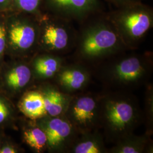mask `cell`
Here are the masks:
<instances>
[{
    "label": "cell",
    "mask_w": 153,
    "mask_h": 153,
    "mask_svg": "<svg viewBox=\"0 0 153 153\" xmlns=\"http://www.w3.org/2000/svg\"><path fill=\"white\" fill-rule=\"evenodd\" d=\"M143 122V111L132 94L118 90L100 95V128L108 142L115 143L134 133Z\"/></svg>",
    "instance_id": "1"
},
{
    "label": "cell",
    "mask_w": 153,
    "mask_h": 153,
    "mask_svg": "<svg viewBox=\"0 0 153 153\" xmlns=\"http://www.w3.org/2000/svg\"><path fill=\"white\" fill-rule=\"evenodd\" d=\"M75 56L79 62H97L128 50L108 16L88 22L77 33Z\"/></svg>",
    "instance_id": "2"
},
{
    "label": "cell",
    "mask_w": 153,
    "mask_h": 153,
    "mask_svg": "<svg viewBox=\"0 0 153 153\" xmlns=\"http://www.w3.org/2000/svg\"><path fill=\"white\" fill-rule=\"evenodd\" d=\"M153 62L150 55L131 53L108 59L98 70V76L105 85L119 90L133 88L148 82Z\"/></svg>",
    "instance_id": "3"
},
{
    "label": "cell",
    "mask_w": 153,
    "mask_h": 153,
    "mask_svg": "<svg viewBox=\"0 0 153 153\" xmlns=\"http://www.w3.org/2000/svg\"><path fill=\"white\" fill-rule=\"evenodd\" d=\"M108 17L129 50L137 48L153 27V10L141 1L117 7Z\"/></svg>",
    "instance_id": "4"
},
{
    "label": "cell",
    "mask_w": 153,
    "mask_h": 153,
    "mask_svg": "<svg viewBox=\"0 0 153 153\" xmlns=\"http://www.w3.org/2000/svg\"><path fill=\"white\" fill-rule=\"evenodd\" d=\"M38 46L45 52L65 55L74 49L77 33L71 21L51 14H43L39 19Z\"/></svg>",
    "instance_id": "5"
},
{
    "label": "cell",
    "mask_w": 153,
    "mask_h": 153,
    "mask_svg": "<svg viewBox=\"0 0 153 153\" xmlns=\"http://www.w3.org/2000/svg\"><path fill=\"white\" fill-rule=\"evenodd\" d=\"M7 48L17 55H26L38 46L39 20L18 11L6 13Z\"/></svg>",
    "instance_id": "6"
},
{
    "label": "cell",
    "mask_w": 153,
    "mask_h": 153,
    "mask_svg": "<svg viewBox=\"0 0 153 153\" xmlns=\"http://www.w3.org/2000/svg\"><path fill=\"white\" fill-rule=\"evenodd\" d=\"M100 97L90 93L71 95L64 115L79 134L100 128Z\"/></svg>",
    "instance_id": "7"
},
{
    "label": "cell",
    "mask_w": 153,
    "mask_h": 153,
    "mask_svg": "<svg viewBox=\"0 0 153 153\" xmlns=\"http://www.w3.org/2000/svg\"><path fill=\"white\" fill-rule=\"evenodd\" d=\"M35 121L46 134L47 149L51 152L68 153L79 135L65 115H47Z\"/></svg>",
    "instance_id": "8"
},
{
    "label": "cell",
    "mask_w": 153,
    "mask_h": 153,
    "mask_svg": "<svg viewBox=\"0 0 153 153\" xmlns=\"http://www.w3.org/2000/svg\"><path fill=\"white\" fill-rule=\"evenodd\" d=\"M43 5L55 16L69 21H82L100 9L99 0H43Z\"/></svg>",
    "instance_id": "9"
},
{
    "label": "cell",
    "mask_w": 153,
    "mask_h": 153,
    "mask_svg": "<svg viewBox=\"0 0 153 153\" xmlns=\"http://www.w3.org/2000/svg\"><path fill=\"white\" fill-rule=\"evenodd\" d=\"M58 87L63 92L71 95L77 94L89 83L91 75L83 63L77 62L61 66L55 76Z\"/></svg>",
    "instance_id": "10"
},
{
    "label": "cell",
    "mask_w": 153,
    "mask_h": 153,
    "mask_svg": "<svg viewBox=\"0 0 153 153\" xmlns=\"http://www.w3.org/2000/svg\"><path fill=\"white\" fill-rule=\"evenodd\" d=\"M44 100L47 115L58 116L65 114L71 95L63 92L59 87L48 85L40 90Z\"/></svg>",
    "instance_id": "11"
},
{
    "label": "cell",
    "mask_w": 153,
    "mask_h": 153,
    "mask_svg": "<svg viewBox=\"0 0 153 153\" xmlns=\"http://www.w3.org/2000/svg\"><path fill=\"white\" fill-rule=\"evenodd\" d=\"M64 64V58L61 56L46 52L33 59L31 69L35 77L47 79L55 76Z\"/></svg>",
    "instance_id": "12"
},
{
    "label": "cell",
    "mask_w": 153,
    "mask_h": 153,
    "mask_svg": "<svg viewBox=\"0 0 153 153\" xmlns=\"http://www.w3.org/2000/svg\"><path fill=\"white\" fill-rule=\"evenodd\" d=\"M68 153H108V149L105 147L103 134L97 129L79 134Z\"/></svg>",
    "instance_id": "13"
},
{
    "label": "cell",
    "mask_w": 153,
    "mask_h": 153,
    "mask_svg": "<svg viewBox=\"0 0 153 153\" xmlns=\"http://www.w3.org/2000/svg\"><path fill=\"white\" fill-rule=\"evenodd\" d=\"M146 133L137 136L132 133L124 137L108 149L110 153H153V142Z\"/></svg>",
    "instance_id": "14"
},
{
    "label": "cell",
    "mask_w": 153,
    "mask_h": 153,
    "mask_svg": "<svg viewBox=\"0 0 153 153\" xmlns=\"http://www.w3.org/2000/svg\"><path fill=\"white\" fill-rule=\"evenodd\" d=\"M18 107L23 115L33 120L47 116L43 97L40 90H31L25 93Z\"/></svg>",
    "instance_id": "15"
},
{
    "label": "cell",
    "mask_w": 153,
    "mask_h": 153,
    "mask_svg": "<svg viewBox=\"0 0 153 153\" xmlns=\"http://www.w3.org/2000/svg\"><path fill=\"white\" fill-rule=\"evenodd\" d=\"M33 76L31 68L25 63H20L6 72L5 84L12 91H19L30 83Z\"/></svg>",
    "instance_id": "16"
},
{
    "label": "cell",
    "mask_w": 153,
    "mask_h": 153,
    "mask_svg": "<svg viewBox=\"0 0 153 153\" xmlns=\"http://www.w3.org/2000/svg\"><path fill=\"white\" fill-rule=\"evenodd\" d=\"M23 138L25 142L37 153L43 152L47 148L46 134L37 124L27 127L23 131Z\"/></svg>",
    "instance_id": "17"
},
{
    "label": "cell",
    "mask_w": 153,
    "mask_h": 153,
    "mask_svg": "<svg viewBox=\"0 0 153 153\" xmlns=\"http://www.w3.org/2000/svg\"><path fill=\"white\" fill-rule=\"evenodd\" d=\"M43 0H13L14 11L31 15L38 20L43 14Z\"/></svg>",
    "instance_id": "18"
},
{
    "label": "cell",
    "mask_w": 153,
    "mask_h": 153,
    "mask_svg": "<svg viewBox=\"0 0 153 153\" xmlns=\"http://www.w3.org/2000/svg\"><path fill=\"white\" fill-rule=\"evenodd\" d=\"M145 110L143 112V122L146 127V133L151 136L153 132V86L149 85L145 94Z\"/></svg>",
    "instance_id": "19"
},
{
    "label": "cell",
    "mask_w": 153,
    "mask_h": 153,
    "mask_svg": "<svg viewBox=\"0 0 153 153\" xmlns=\"http://www.w3.org/2000/svg\"><path fill=\"white\" fill-rule=\"evenodd\" d=\"M7 48V33L6 28V13H0V59Z\"/></svg>",
    "instance_id": "20"
},
{
    "label": "cell",
    "mask_w": 153,
    "mask_h": 153,
    "mask_svg": "<svg viewBox=\"0 0 153 153\" xmlns=\"http://www.w3.org/2000/svg\"><path fill=\"white\" fill-rule=\"evenodd\" d=\"M10 115V110L7 104L3 99L0 98V124L8 119Z\"/></svg>",
    "instance_id": "21"
},
{
    "label": "cell",
    "mask_w": 153,
    "mask_h": 153,
    "mask_svg": "<svg viewBox=\"0 0 153 153\" xmlns=\"http://www.w3.org/2000/svg\"><path fill=\"white\" fill-rule=\"evenodd\" d=\"M14 11L13 0H0V13H8Z\"/></svg>",
    "instance_id": "22"
},
{
    "label": "cell",
    "mask_w": 153,
    "mask_h": 153,
    "mask_svg": "<svg viewBox=\"0 0 153 153\" xmlns=\"http://www.w3.org/2000/svg\"><path fill=\"white\" fill-rule=\"evenodd\" d=\"M110 3L112 4L117 7H120L123 6L131 4L132 3L141 2V0H107Z\"/></svg>",
    "instance_id": "23"
},
{
    "label": "cell",
    "mask_w": 153,
    "mask_h": 153,
    "mask_svg": "<svg viewBox=\"0 0 153 153\" xmlns=\"http://www.w3.org/2000/svg\"><path fill=\"white\" fill-rule=\"evenodd\" d=\"M17 152L16 149L9 145H6L0 149V153H16Z\"/></svg>",
    "instance_id": "24"
}]
</instances>
